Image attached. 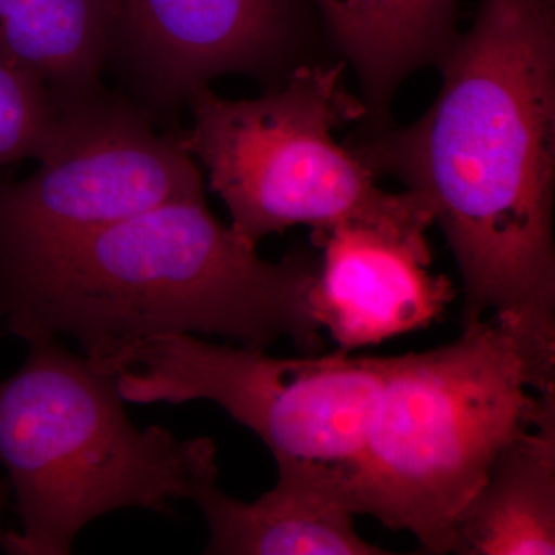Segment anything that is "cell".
I'll return each mask as SVG.
<instances>
[{
  "label": "cell",
  "mask_w": 555,
  "mask_h": 555,
  "mask_svg": "<svg viewBox=\"0 0 555 555\" xmlns=\"http://www.w3.org/2000/svg\"><path fill=\"white\" fill-rule=\"evenodd\" d=\"M438 65L422 118L350 150L440 224L463 278V327L494 312L555 331L554 0H481Z\"/></svg>",
  "instance_id": "1"
},
{
  "label": "cell",
  "mask_w": 555,
  "mask_h": 555,
  "mask_svg": "<svg viewBox=\"0 0 555 555\" xmlns=\"http://www.w3.org/2000/svg\"><path fill=\"white\" fill-rule=\"evenodd\" d=\"M318 259L258 257L206 198L105 228L0 247V337L76 339L101 366L160 335L207 334L266 349H323L310 308Z\"/></svg>",
  "instance_id": "2"
},
{
  "label": "cell",
  "mask_w": 555,
  "mask_h": 555,
  "mask_svg": "<svg viewBox=\"0 0 555 555\" xmlns=\"http://www.w3.org/2000/svg\"><path fill=\"white\" fill-rule=\"evenodd\" d=\"M555 396V332L494 315L451 345L392 357L358 454L332 463L353 516L454 547L456 520L496 456Z\"/></svg>",
  "instance_id": "3"
},
{
  "label": "cell",
  "mask_w": 555,
  "mask_h": 555,
  "mask_svg": "<svg viewBox=\"0 0 555 555\" xmlns=\"http://www.w3.org/2000/svg\"><path fill=\"white\" fill-rule=\"evenodd\" d=\"M20 371L0 382V463L16 495L21 531L3 532L13 555H65L98 517L127 507L167 514L217 485V447L139 429L116 378L61 339L28 343Z\"/></svg>",
  "instance_id": "4"
},
{
  "label": "cell",
  "mask_w": 555,
  "mask_h": 555,
  "mask_svg": "<svg viewBox=\"0 0 555 555\" xmlns=\"http://www.w3.org/2000/svg\"><path fill=\"white\" fill-rule=\"evenodd\" d=\"M343 72V64L302 65L257 100H224L201 87L189 96L192 127L178 131L179 142L203 164L229 208L230 228L250 246L298 224H357L404 244L429 266V208L408 190L379 189L374 171L335 141L337 127L366 116Z\"/></svg>",
  "instance_id": "5"
},
{
  "label": "cell",
  "mask_w": 555,
  "mask_h": 555,
  "mask_svg": "<svg viewBox=\"0 0 555 555\" xmlns=\"http://www.w3.org/2000/svg\"><path fill=\"white\" fill-rule=\"evenodd\" d=\"M390 366L392 357L275 358L177 334L133 343L94 367L130 403L214 401L275 462L339 463L366 441Z\"/></svg>",
  "instance_id": "6"
},
{
  "label": "cell",
  "mask_w": 555,
  "mask_h": 555,
  "mask_svg": "<svg viewBox=\"0 0 555 555\" xmlns=\"http://www.w3.org/2000/svg\"><path fill=\"white\" fill-rule=\"evenodd\" d=\"M39 167L0 181V247L105 228L179 201L206 198L178 133L102 87L60 102Z\"/></svg>",
  "instance_id": "7"
},
{
  "label": "cell",
  "mask_w": 555,
  "mask_h": 555,
  "mask_svg": "<svg viewBox=\"0 0 555 555\" xmlns=\"http://www.w3.org/2000/svg\"><path fill=\"white\" fill-rule=\"evenodd\" d=\"M112 10L108 61L152 119L219 76L272 73L298 36L295 0H112Z\"/></svg>",
  "instance_id": "8"
},
{
  "label": "cell",
  "mask_w": 555,
  "mask_h": 555,
  "mask_svg": "<svg viewBox=\"0 0 555 555\" xmlns=\"http://www.w3.org/2000/svg\"><path fill=\"white\" fill-rule=\"evenodd\" d=\"M321 250L310 308L345 352L425 328L455 297L404 244L377 230L341 224L312 230Z\"/></svg>",
  "instance_id": "9"
},
{
  "label": "cell",
  "mask_w": 555,
  "mask_h": 555,
  "mask_svg": "<svg viewBox=\"0 0 555 555\" xmlns=\"http://www.w3.org/2000/svg\"><path fill=\"white\" fill-rule=\"evenodd\" d=\"M276 483L254 502L233 499L217 485L195 503L206 517L214 555H379L361 539L353 514L339 495L334 466L309 460H276Z\"/></svg>",
  "instance_id": "10"
},
{
  "label": "cell",
  "mask_w": 555,
  "mask_h": 555,
  "mask_svg": "<svg viewBox=\"0 0 555 555\" xmlns=\"http://www.w3.org/2000/svg\"><path fill=\"white\" fill-rule=\"evenodd\" d=\"M452 553H555V396L496 456L456 520Z\"/></svg>",
  "instance_id": "11"
},
{
  "label": "cell",
  "mask_w": 555,
  "mask_h": 555,
  "mask_svg": "<svg viewBox=\"0 0 555 555\" xmlns=\"http://www.w3.org/2000/svg\"><path fill=\"white\" fill-rule=\"evenodd\" d=\"M332 38L352 62L374 131L386 129L401 80L440 64L455 39V0H315ZM364 116V118H366Z\"/></svg>",
  "instance_id": "12"
},
{
  "label": "cell",
  "mask_w": 555,
  "mask_h": 555,
  "mask_svg": "<svg viewBox=\"0 0 555 555\" xmlns=\"http://www.w3.org/2000/svg\"><path fill=\"white\" fill-rule=\"evenodd\" d=\"M112 0H0V61L67 102L101 87Z\"/></svg>",
  "instance_id": "13"
},
{
  "label": "cell",
  "mask_w": 555,
  "mask_h": 555,
  "mask_svg": "<svg viewBox=\"0 0 555 555\" xmlns=\"http://www.w3.org/2000/svg\"><path fill=\"white\" fill-rule=\"evenodd\" d=\"M57 112L60 105L42 82L0 61V170L39 158Z\"/></svg>",
  "instance_id": "14"
},
{
  "label": "cell",
  "mask_w": 555,
  "mask_h": 555,
  "mask_svg": "<svg viewBox=\"0 0 555 555\" xmlns=\"http://www.w3.org/2000/svg\"><path fill=\"white\" fill-rule=\"evenodd\" d=\"M11 488L9 480H0V518H2L3 511H5L7 502H9ZM2 526H0V537L3 535Z\"/></svg>",
  "instance_id": "15"
}]
</instances>
